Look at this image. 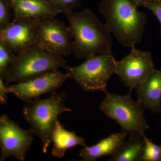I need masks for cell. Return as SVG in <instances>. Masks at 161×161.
Listing matches in <instances>:
<instances>
[{
	"instance_id": "23",
	"label": "cell",
	"mask_w": 161,
	"mask_h": 161,
	"mask_svg": "<svg viewBox=\"0 0 161 161\" xmlns=\"http://www.w3.org/2000/svg\"><path fill=\"white\" fill-rule=\"evenodd\" d=\"M133 1L135 2V4H136V6L139 8L140 6H142L144 3L147 0H133Z\"/></svg>"
},
{
	"instance_id": "14",
	"label": "cell",
	"mask_w": 161,
	"mask_h": 161,
	"mask_svg": "<svg viewBox=\"0 0 161 161\" xmlns=\"http://www.w3.org/2000/svg\"><path fill=\"white\" fill-rule=\"evenodd\" d=\"M127 134L121 131L113 133L92 147H84L79 150L83 161H94L103 157L111 156L126 139Z\"/></svg>"
},
{
	"instance_id": "16",
	"label": "cell",
	"mask_w": 161,
	"mask_h": 161,
	"mask_svg": "<svg viewBox=\"0 0 161 161\" xmlns=\"http://www.w3.org/2000/svg\"><path fill=\"white\" fill-rule=\"evenodd\" d=\"M144 146L143 136H130V138L124 141L117 151L110 156L108 161H141Z\"/></svg>"
},
{
	"instance_id": "8",
	"label": "cell",
	"mask_w": 161,
	"mask_h": 161,
	"mask_svg": "<svg viewBox=\"0 0 161 161\" xmlns=\"http://www.w3.org/2000/svg\"><path fill=\"white\" fill-rule=\"evenodd\" d=\"M33 132L22 129L6 114L0 115V161L14 157L26 160L33 141Z\"/></svg>"
},
{
	"instance_id": "13",
	"label": "cell",
	"mask_w": 161,
	"mask_h": 161,
	"mask_svg": "<svg viewBox=\"0 0 161 161\" xmlns=\"http://www.w3.org/2000/svg\"><path fill=\"white\" fill-rule=\"evenodd\" d=\"M13 19L57 17L62 13L50 0H7Z\"/></svg>"
},
{
	"instance_id": "2",
	"label": "cell",
	"mask_w": 161,
	"mask_h": 161,
	"mask_svg": "<svg viewBox=\"0 0 161 161\" xmlns=\"http://www.w3.org/2000/svg\"><path fill=\"white\" fill-rule=\"evenodd\" d=\"M98 9L111 34L121 44L131 47L142 41L147 17L138 10L133 0H102Z\"/></svg>"
},
{
	"instance_id": "10",
	"label": "cell",
	"mask_w": 161,
	"mask_h": 161,
	"mask_svg": "<svg viewBox=\"0 0 161 161\" xmlns=\"http://www.w3.org/2000/svg\"><path fill=\"white\" fill-rule=\"evenodd\" d=\"M67 79L65 74L56 70L29 80L10 85L7 87L9 93L27 103L44 94L56 93Z\"/></svg>"
},
{
	"instance_id": "25",
	"label": "cell",
	"mask_w": 161,
	"mask_h": 161,
	"mask_svg": "<svg viewBox=\"0 0 161 161\" xmlns=\"http://www.w3.org/2000/svg\"></svg>"
},
{
	"instance_id": "5",
	"label": "cell",
	"mask_w": 161,
	"mask_h": 161,
	"mask_svg": "<svg viewBox=\"0 0 161 161\" xmlns=\"http://www.w3.org/2000/svg\"><path fill=\"white\" fill-rule=\"evenodd\" d=\"M131 92L121 95L107 90L104 92L105 97L101 103L100 109L107 117L116 121L127 135L143 136L150 126L143 108L131 98Z\"/></svg>"
},
{
	"instance_id": "7",
	"label": "cell",
	"mask_w": 161,
	"mask_h": 161,
	"mask_svg": "<svg viewBox=\"0 0 161 161\" xmlns=\"http://www.w3.org/2000/svg\"><path fill=\"white\" fill-rule=\"evenodd\" d=\"M35 36L36 45L47 51L62 57L73 53L74 43L70 28L56 17L36 19Z\"/></svg>"
},
{
	"instance_id": "19",
	"label": "cell",
	"mask_w": 161,
	"mask_h": 161,
	"mask_svg": "<svg viewBox=\"0 0 161 161\" xmlns=\"http://www.w3.org/2000/svg\"><path fill=\"white\" fill-rule=\"evenodd\" d=\"M12 12L7 0H0V31L11 23Z\"/></svg>"
},
{
	"instance_id": "20",
	"label": "cell",
	"mask_w": 161,
	"mask_h": 161,
	"mask_svg": "<svg viewBox=\"0 0 161 161\" xmlns=\"http://www.w3.org/2000/svg\"><path fill=\"white\" fill-rule=\"evenodd\" d=\"M50 1L62 13L64 11L73 10L81 5L80 0H50Z\"/></svg>"
},
{
	"instance_id": "18",
	"label": "cell",
	"mask_w": 161,
	"mask_h": 161,
	"mask_svg": "<svg viewBox=\"0 0 161 161\" xmlns=\"http://www.w3.org/2000/svg\"><path fill=\"white\" fill-rule=\"evenodd\" d=\"M14 56L0 39V77L4 80Z\"/></svg>"
},
{
	"instance_id": "9",
	"label": "cell",
	"mask_w": 161,
	"mask_h": 161,
	"mask_svg": "<svg viewBox=\"0 0 161 161\" xmlns=\"http://www.w3.org/2000/svg\"><path fill=\"white\" fill-rule=\"evenodd\" d=\"M129 55L116 61L115 74L130 92L136 88L155 69L151 54L131 47Z\"/></svg>"
},
{
	"instance_id": "12",
	"label": "cell",
	"mask_w": 161,
	"mask_h": 161,
	"mask_svg": "<svg viewBox=\"0 0 161 161\" xmlns=\"http://www.w3.org/2000/svg\"><path fill=\"white\" fill-rule=\"evenodd\" d=\"M136 90L137 101L144 110L161 114V70L154 69Z\"/></svg>"
},
{
	"instance_id": "21",
	"label": "cell",
	"mask_w": 161,
	"mask_h": 161,
	"mask_svg": "<svg viewBox=\"0 0 161 161\" xmlns=\"http://www.w3.org/2000/svg\"><path fill=\"white\" fill-rule=\"evenodd\" d=\"M142 6L152 11L157 18L160 24L161 36V0H147Z\"/></svg>"
},
{
	"instance_id": "17",
	"label": "cell",
	"mask_w": 161,
	"mask_h": 161,
	"mask_svg": "<svg viewBox=\"0 0 161 161\" xmlns=\"http://www.w3.org/2000/svg\"><path fill=\"white\" fill-rule=\"evenodd\" d=\"M145 146L141 161H160L161 147L156 145L144 134L143 136Z\"/></svg>"
},
{
	"instance_id": "6",
	"label": "cell",
	"mask_w": 161,
	"mask_h": 161,
	"mask_svg": "<svg viewBox=\"0 0 161 161\" xmlns=\"http://www.w3.org/2000/svg\"><path fill=\"white\" fill-rule=\"evenodd\" d=\"M116 62L112 51L92 55L78 66H67L65 74L84 91L104 92L108 90L109 80L115 74Z\"/></svg>"
},
{
	"instance_id": "24",
	"label": "cell",
	"mask_w": 161,
	"mask_h": 161,
	"mask_svg": "<svg viewBox=\"0 0 161 161\" xmlns=\"http://www.w3.org/2000/svg\"><path fill=\"white\" fill-rule=\"evenodd\" d=\"M160 161H161V153H160Z\"/></svg>"
},
{
	"instance_id": "11",
	"label": "cell",
	"mask_w": 161,
	"mask_h": 161,
	"mask_svg": "<svg viewBox=\"0 0 161 161\" xmlns=\"http://www.w3.org/2000/svg\"><path fill=\"white\" fill-rule=\"evenodd\" d=\"M36 19L31 18L13 19L8 26L0 31V39L14 54L36 45Z\"/></svg>"
},
{
	"instance_id": "4",
	"label": "cell",
	"mask_w": 161,
	"mask_h": 161,
	"mask_svg": "<svg viewBox=\"0 0 161 161\" xmlns=\"http://www.w3.org/2000/svg\"><path fill=\"white\" fill-rule=\"evenodd\" d=\"M67 62L62 56L34 45L15 54L4 79L5 84L22 82L47 72L65 69L68 66Z\"/></svg>"
},
{
	"instance_id": "15",
	"label": "cell",
	"mask_w": 161,
	"mask_h": 161,
	"mask_svg": "<svg viewBox=\"0 0 161 161\" xmlns=\"http://www.w3.org/2000/svg\"><path fill=\"white\" fill-rule=\"evenodd\" d=\"M53 143L52 154L53 156L62 158L67 150L76 146H86L85 141L75 132L65 130L60 122L58 120L52 135Z\"/></svg>"
},
{
	"instance_id": "3",
	"label": "cell",
	"mask_w": 161,
	"mask_h": 161,
	"mask_svg": "<svg viewBox=\"0 0 161 161\" xmlns=\"http://www.w3.org/2000/svg\"><path fill=\"white\" fill-rule=\"evenodd\" d=\"M66 92L51 94L48 98H38L26 103L23 108V114L31 132L41 140L43 152L46 153L51 144L52 133L58 117L71 109L66 106Z\"/></svg>"
},
{
	"instance_id": "1",
	"label": "cell",
	"mask_w": 161,
	"mask_h": 161,
	"mask_svg": "<svg viewBox=\"0 0 161 161\" xmlns=\"http://www.w3.org/2000/svg\"><path fill=\"white\" fill-rule=\"evenodd\" d=\"M69 22L74 43V53L77 59L112 51L111 33L90 9L64 12Z\"/></svg>"
},
{
	"instance_id": "22",
	"label": "cell",
	"mask_w": 161,
	"mask_h": 161,
	"mask_svg": "<svg viewBox=\"0 0 161 161\" xmlns=\"http://www.w3.org/2000/svg\"><path fill=\"white\" fill-rule=\"evenodd\" d=\"M3 79L0 77V104H5L8 99V94H9L8 87L3 83Z\"/></svg>"
}]
</instances>
